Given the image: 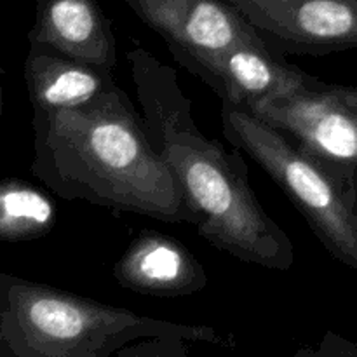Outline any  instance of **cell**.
Listing matches in <instances>:
<instances>
[{"instance_id": "14", "label": "cell", "mask_w": 357, "mask_h": 357, "mask_svg": "<svg viewBox=\"0 0 357 357\" xmlns=\"http://www.w3.org/2000/svg\"><path fill=\"white\" fill-rule=\"evenodd\" d=\"M295 357H357L356 351L335 335H328L317 349H300Z\"/></svg>"}, {"instance_id": "10", "label": "cell", "mask_w": 357, "mask_h": 357, "mask_svg": "<svg viewBox=\"0 0 357 357\" xmlns=\"http://www.w3.org/2000/svg\"><path fill=\"white\" fill-rule=\"evenodd\" d=\"M28 40L40 42L59 54L110 72L117 63L112 23L94 0H44L37 3Z\"/></svg>"}, {"instance_id": "2", "label": "cell", "mask_w": 357, "mask_h": 357, "mask_svg": "<svg viewBox=\"0 0 357 357\" xmlns=\"http://www.w3.org/2000/svg\"><path fill=\"white\" fill-rule=\"evenodd\" d=\"M31 173L66 201L192 223L187 202L143 131L139 112L121 87L84 107L33 117Z\"/></svg>"}, {"instance_id": "6", "label": "cell", "mask_w": 357, "mask_h": 357, "mask_svg": "<svg viewBox=\"0 0 357 357\" xmlns=\"http://www.w3.org/2000/svg\"><path fill=\"white\" fill-rule=\"evenodd\" d=\"M248 114L309 155L340 169H357V114L328 93L324 82L264 101Z\"/></svg>"}, {"instance_id": "8", "label": "cell", "mask_w": 357, "mask_h": 357, "mask_svg": "<svg viewBox=\"0 0 357 357\" xmlns=\"http://www.w3.org/2000/svg\"><path fill=\"white\" fill-rule=\"evenodd\" d=\"M173 58L208 84L223 107L250 112L264 101L312 89L319 80L275 56L267 45H241L213 58L173 54Z\"/></svg>"}, {"instance_id": "1", "label": "cell", "mask_w": 357, "mask_h": 357, "mask_svg": "<svg viewBox=\"0 0 357 357\" xmlns=\"http://www.w3.org/2000/svg\"><path fill=\"white\" fill-rule=\"evenodd\" d=\"M128 61L143 131L180 187L199 236L244 264L289 271L291 239L258 202L243 157L199 131L176 70L143 47L128 51Z\"/></svg>"}, {"instance_id": "4", "label": "cell", "mask_w": 357, "mask_h": 357, "mask_svg": "<svg viewBox=\"0 0 357 357\" xmlns=\"http://www.w3.org/2000/svg\"><path fill=\"white\" fill-rule=\"evenodd\" d=\"M223 136L244 150L295 204L317 239L347 267L357 268V206L345 174L296 149L286 136L248 112L223 107Z\"/></svg>"}, {"instance_id": "16", "label": "cell", "mask_w": 357, "mask_h": 357, "mask_svg": "<svg viewBox=\"0 0 357 357\" xmlns=\"http://www.w3.org/2000/svg\"><path fill=\"white\" fill-rule=\"evenodd\" d=\"M2 112H3V89H2V84H0V117H2Z\"/></svg>"}, {"instance_id": "7", "label": "cell", "mask_w": 357, "mask_h": 357, "mask_svg": "<svg viewBox=\"0 0 357 357\" xmlns=\"http://www.w3.org/2000/svg\"><path fill=\"white\" fill-rule=\"evenodd\" d=\"M171 54L213 58L241 45H265L230 0H128Z\"/></svg>"}, {"instance_id": "5", "label": "cell", "mask_w": 357, "mask_h": 357, "mask_svg": "<svg viewBox=\"0 0 357 357\" xmlns=\"http://www.w3.org/2000/svg\"><path fill=\"white\" fill-rule=\"evenodd\" d=\"M279 58L357 47V0H230Z\"/></svg>"}, {"instance_id": "9", "label": "cell", "mask_w": 357, "mask_h": 357, "mask_svg": "<svg viewBox=\"0 0 357 357\" xmlns=\"http://www.w3.org/2000/svg\"><path fill=\"white\" fill-rule=\"evenodd\" d=\"M119 286L139 295L190 296L208 286V274L181 241L145 229L114 265Z\"/></svg>"}, {"instance_id": "11", "label": "cell", "mask_w": 357, "mask_h": 357, "mask_svg": "<svg viewBox=\"0 0 357 357\" xmlns=\"http://www.w3.org/2000/svg\"><path fill=\"white\" fill-rule=\"evenodd\" d=\"M24 82L33 117L75 110L117 87L110 72L80 65L40 42H30Z\"/></svg>"}, {"instance_id": "15", "label": "cell", "mask_w": 357, "mask_h": 357, "mask_svg": "<svg viewBox=\"0 0 357 357\" xmlns=\"http://www.w3.org/2000/svg\"><path fill=\"white\" fill-rule=\"evenodd\" d=\"M328 93L333 94L342 105L357 114V87L340 86V84H326Z\"/></svg>"}, {"instance_id": "13", "label": "cell", "mask_w": 357, "mask_h": 357, "mask_svg": "<svg viewBox=\"0 0 357 357\" xmlns=\"http://www.w3.org/2000/svg\"><path fill=\"white\" fill-rule=\"evenodd\" d=\"M112 357H188V344L178 337L139 338Z\"/></svg>"}, {"instance_id": "12", "label": "cell", "mask_w": 357, "mask_h": 357, "mask_svg": "<svg viewBox=\"0 0 357 357\" xmlns=\"http://www.w3.org/2000/svg\"><path fill=\"white\" fill-rule=\"evenodd\" d=\"M56 202L20 178L0 180V241L24 243L47 236L56 227Z\"/></svg>"}, {"instance_id": "3", "label": "cell", "mask_w": 357, "mask_h": 357, "mask_svg": "<svg viewBox=\"0 0 357 357\" xmlns=\"http://www.w3.org/2000/svg\"><path fill=\"white\" fill-rule=\"evenodd\" d=\"M153 337L236 347L230 335L211 326L139 316L0 272V357H112L131 342Z\"/></svg>"}]
</instances>
